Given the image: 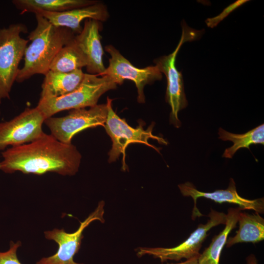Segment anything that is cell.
Segmentation results:
<instances>
[{
    "label": "cell",
    "instance_id": "obj_19",
    "mask_svg": "<svg viewBox=\"0 0 264 264\" xmlns=\"http://www.w3.org/2000/svg\"><path fill=\"white\" fill-rule=\"evenodd\" d=\"M219 139L223 141H230L233 144L226 148L222 157L232 158L235 154L241 148H247L252 145L264 144V124L257 127L243 134H236L227 132L221 128L219 129Z\"/></svg>",
    "mask_w": 264,
    "mask_h": 264
},
{
    "label": "cell",
    "instance_id": "obj_10",
    "mask_svg": "<svg viewBox=\"0 0 264 264\" xmlns=\"http://www.w3.org/2000/svg\"><path fill=\"white\" fill-rule=\"evenodd\" d=\"M45 119L36 107L27 108L10 121L0 123V150L8 146L25 144L41 137L44 134L42 126Z\"/></svg>",
    "mask_w": 264,
    "mask_h": 264
},
{
    "label": "cell",
    "instance_id": "obj_11",
    "mask_svg": "<svg viewBox=\"0 0 264 264\" xmlns=\"http://www.w3.org/2000/svg\"><path fill=\"white\" fill-rule=\"evenodd\" d=\"M104 206L105 202L100 201L95 210L81 222L78 229L72 233H66L63 229L57 228L45 231V238L55 241L58 243L59 248L55 254L42 258L36 264H84L76 263L73 257L81 247L84 230L94 220L105 222Z\"/></svg>",
    "mask_w": 264,
    "mask_h": 264
},
{
    "label": "cell",
    "instance_id": "obj_24",
    "mask_svg": "<svg viewBox=\"0 0 264 264\" xmlns=\"http://www.w3.org/2000/svg\"><path fill=\"white\" fill-rule=\"evenodd\" d=\"M246 260L247 264H258L257 260L253 254L248 256Z\"/></svg>",
    "mask_w": 264,
    "mask_h": 264
},
{
    "label": "cell",
    "instance_id": "obj_9",
    "mask_svg": "<svg viewBox=\"0 0 264 264\" xmlns=\"http://www.w3.org/2000/svg\"><path fill=\"white\" fill-rule=\"evenodd\" d=\"M105 50L110 54L109 65L101 75L110 77L116 85L123 84L125 80L133 81L137 90V101L144 103L145 97L144 93L146 85L152 84L162 78V73L155 66L139 68L135 67L125 58L113 45H107Z\"/></svg>",
    "mask_w": 264,
    "mask_h": 264
},
{
    "label": "cell",
    "instance_id": "obj_5",
    "mask_svg": "<svg viewBox=\"0 0 264 264\" xmlns=\"http://www.w3.org/2000/svg\"><path fill=\"white\" fill-rule=\"evenodd\" d=\"M27 32L22 23L0 28V104L3 99H10V93L16 80L20 63L23 57L28 40L22 37Z\"/></svg>",
    "mask_w": 264,
    "mask_h": 264
},
{
    "label": "cell",
    "instance_id": "obj_16",
    "mask_svg": "<svg viewBox=\"0 0 264 264\" xmlns=\"http://www.w3.org/2000/svg\"><path fill=\"white\" fill-rule=\"evenodd\" d=\"M236 235L227 239L225 245L229 247L241 242H258L264 239V219L259 213L252 214L240 212Z\"/></svg>",
    "mask_w": 264,
    "mask_h": 264
},
{
    "label": "cell",
    "instance_id": "obj_3",
    "mask_svg": "<svg viewBox=\"0 0 264 264\" xmlns=\"http://www.w3.org/2000/svg\"><path fill=\"white\" fill-rule=\"evenodd\" d=\"M98 76L85 73L82 84L75 90L60 97L40 98L37 108L46 119L64 110L96 106L104 93L117 88L108 76Z\"/></svg>",
    "mask_w": 264,
    "mask_h": 264
},
{
    "label": "cell",
    "instance_id": "obj_8",
    "mask_svg": "<svg viewBox=\"0 0 264 264\" xmlns=\"http://www.w3.org/2000/svg\"><path fill=\"white\" fill-rule=\"evenodd\" d=\"M208 216L210 219L207 223L199 224L189 238L180 244L171 248L139 247L136 250L137 256L141 257L145 255H151L154 258L159 259L161 262L198 257L199 250L208 235L207 232L213 227L220 224H225L226 221L225 214L213 209Z\"/></svg>",
    "mask_w": 264,
    "mask_h": 264
},
{
    "label": "cell",
    "instance_id": "obj_21",
    "mask_svg": "<svg viewBox=\"0 0 264 264\" xmlns=\"http://www.w3.org/2000/svg\"><path fill=\"white\" fill-rule=\"evenodd\" d=\"M249 1L248 0H237L233 2L225 7L219 15L214 17L207 18L205 21L207 26L210 28L217 26L231 13Z\"/></svg>",
    "mask_w": 264,
    "mask_h": 264
},
{
    "label": "cell",
    "instance_id": "obj_14",
    "mask_svg": "<svg viewBox=\"0 0 264 264\" xmlns=\"http://www.w3.org/2000/svg\"><path fill=\"white\" fill-rule=\"evenodd\" d=\"M36 13L44 17L52 24L68 28L77 35L80 33L83 29L81 22L83 20L90 19L101 22L106 21L109 18L107 6L98 1L90 5L62 12L42 11Z\"/></svg>",
    "mask_w": 264,
    "mask_h": 264
},
{
    "label": "cell",
    "instance_id": "obj_1",
    "mask_svg": "<svg viewBox=\"0 0 264 264\" xmlns=\"http://www.w3.org/2000/svg\"><path fill=\"white\" fill-rule=\"evenodd\" d=\"M1 154L3 159L0 162V170L3 172L38 175L53 172L73 176L78 171L82 158L72 143H64L45 133L34 141L11 147Z\"/></svg>",
    "mask_w": 264,
    "mask_h": 264
},
{
    "label": "cell",
    "instance_id": "obj_22",
    "mask_svg": "<svg viewBox=\"0 0 264 264\" xmlns=\"http://www.w3.org/2000/svg\"><path fill=\"white\" fill-rule=\"evenodd\" d=\"M21 244L20 241L16 243L11 242L10 248L7 251L0 252V264H22L17 255V249Z\"/></svg>",
    "mask_w": 264,
    "mask_h": 264
},
{
    "label": "cell",
    "instance_id": "obj_7",
    "mask_svg": "<svg viewBox=\"0 0 264 264\" xmlns=\"http://www.w3.org/2000/svg\"><path fill=\"white\" fill-rule=\"evenodd\" d=\"M108 114L107 104L96 105L89 109L80 108L72 110L63 117H51L44 123L51 134L59 141L71 144L73 137L88 128L104 126Z\"/></svg>",
    "mask_w": 264,
    "mask_h": 264
},
{
    "label": "cell",
    "instance_id": "obj_4",
    "mask_svg": "<svg viewBox=\"0 0 264 264\" xmlns=\"http://www.w3.org/2000/svg\"><path fill=\"white\" fill-rule=\"evenodd\" d=\"M112 100L107 97L108 114L104 125L105 129L111 138L112 147L109 151L110 163L118 159L120 154H123L122 168L125 171L127 168L125 163V151L127 146L132 143H140L148 146L159 153L160 149L150 144L148 140L152 138L160 144L167 145V142L163 138L154 135L152 131L154 124L144 130V122L140 121L136 128L131 127L125 119H122L114 111L112 108Z\"/></svg>",
    "mask_w": 264,
    "mask_h": 264
},
{
    "label": "cell",
    "instance_id": "obj_15",
    "mask_svg": "<svg viewBox=\"0 0 264 264\" xmlns=\"http://www.w3.org/2000/svg\"><path fill=\"white\" fill-rule=\"evenodd\" d=\"M85 75L82 69L69 73L49 70L44 75L40 98L58 97L72 92L82 84Z\"/></svg>",
    "mask_w": 264,
    "mask_h": 264
},
{
    "label": "cell",
    "instance_id": "obj_6",
    "mask_svg": "<svg viewBox=\"0 0 264 264\" xmlns=\"http://www.w3.org/2000/svg\"><path fill=\"white\" fill-rule=\"evenodd\" d=\"M181 39L175 50L168 55L163 56L154 60L155 66L161 73H163L167 79L166 101L170 106L171 111L170 122L178 128L181 122L178 117L179 111L188 105L184 91L183 79L181 72L176 66L177 54L182 44L186 41L195 40L200 35L199 31L194 30L183 25Z\"/></svg>",
    "mask_w": 264,
    "mask_h": 264
},
{
    "label": "cell",
    "instance_id": "obj_13",
    "mask_svg": "<svg viewBox=\"0 0 264 264\" xmlns=\"http://www.w3.org/2000/svg\"><path fill=\"white\" fill-rule=\"evenodd\" d=\"M101 26L100 21L86 19L81 32L74 38L75 44L86 58L87 73L99 76L106 69L103 63L104 51L99 34Z\"/></svg>",
    "mask_w": 264,
    "mask_h": 264
},
{
    "label": "cell",
    "instance_id": "obj_2",
    "mask_svg": "<svg viewBox=\"0 0 264 264\" xmlns=\"http://www.w3.org/2000/svg\"><path fill=\"white\" fill-rule=\"evenodd\" d=\"M35 15L37 24L28 36L31 43L25 49L23 66L19 69L16 80L19 83L35 74L45 75L59 51L75 36L69 29L57 27L40 14Z\"/></svg>",
    "mask_w": 264,
    "mask_h": 264
},
{
    "label": "cell",
    "instance_id": "obj_20",
    "mask_svg": "<svg viewBox=\"0 0 264 264\" xmlns=\"http://www.w3.org/2000/svg\"><path fill=\"white\" fill-rule=\"evenodd\" d=\"M87 61L74 39L57 53L50 65L49 70L69 73L86 66Z\"/></svg>",
    "mask_w": 264,
    "mask_h": 264
},
{
    "label": "cell",
    "instance_id": "obj_17",
    "mask_svg": "<svg viewBox=\"0 0 264 264\" xmlns=\"http://www.w3.org/2000/svg\"><path fill=\"white\" fill-rule=\"evenodd\" d=\"M94 0H14L12 3L22 13L40 12H62L93 4Z\"/></svg>",
    "mask_w": 264,
    "mask_h": 264
},
{
    "label": "cell",
    "instance_id": "obj_23",
    "mask_svg": "<svg viewBox=\"0 0 264 264\" xmlns=\"http://www.w3.org/2000/svg\"><path fill=\"white\" fill-rule=\"evenodd\" d=\"M198 264V257H194L188 260H186L184 262L176 263V264Z\"/></svg>",
    "mask_w": 264,
    "mask_h": 264
},
{
    "label": "cell",
    "instance_id": "obj_18",
    "mask_svg": "<svg viewBox=\"0 0 264 264\" xmlns=\"http://www.w3.org/2000/svg\"><path fill=\"white\" fill-rule=\"evenodd\" d=\"M241 211L242 209L239 207L228 209L224 228L213 237L209 246L200 254L198 257V264H219L221 251L229 233L236 226Z\"/></svg>",
    "mask_w": 264,
    "mask_h": 264
},
{
    "label": "cell",
    "instance_id": "obj_12",
    "mask_svg": "<svg viewBox=\"0 0 264 264\" xmlns=\"http://www.w3.org/2000/svg\"><path fill=\"white\" fill-rule=\"evenodd\" d=\"M183 196L191 197L194 200V206L192 218L195 220L203 215L197 207V200L198 198H205L214 201L222 203L227 202L237 204L242 210H253L258 213L264 211V198L249 199L241 197L238 193L235 182L233 178L230 179L228 188L225 190H217L212 192H204L198 190L191 183L187 182L178 185Z\"/></svg>",
    "mask_w": 264,
    "mask_h": 264
}]
</instances>
